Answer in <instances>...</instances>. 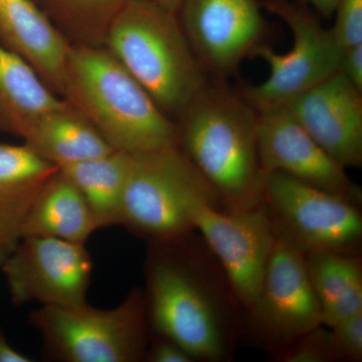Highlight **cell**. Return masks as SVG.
<instances>
[{
  "mask_svg": "<svg viewBox=\"0 0 362 362\" xmlns=\"http://www.w3.org/2000/svg\"><path fill=\"white\" fill-rule=\"evenodd\" d=\"M194 233L150 243L143 290L150 334L177 342L195 362L230 361L244 337L245 310Z\"/></svg>",
  "mask_w": 362,
  "mask_h": 362,
  "instance_id": "cell-1",
  "label": "cell"
},
{
  "mask_svg": "<svg viewBox=\"0 0 362 362\" xmlns=\"http://www.w3.org/2000/svg\"><path fill=\"white\" fill-rule=\"evenodd\" d=\"M178 147L220 195L228 211L261 204L259 113L223 83H207L180 114Z\"/></svg>",
  "mask_w": 362,
  "mask_h": 362,
  "instance_id": "cell-2",
  "label": "cell"
},
{
  "mask_svg": "<svg viewBox=\"0 0 362 362\" xmlns=\"http://www.w3.org/2000/svg\"><path fill=\"white\" fill-rule=\"evenodd\" d=\"M63 99L115 150L132 154L178 146L176 123L104 45H71Z\"/></svg>",
  "mask_w": 362,
  "mask_h": 362,
  "instance_id": "cell-3",
  "label": "cell"
},
{
  "mask_svg": "<svg viewBox=\"0 0 362 362\" xmlns=\"http://www.w3.org/2000/svg\"><path fill=\"white\" fill-rule=\"evenodd\" d=\"M103 45L170 118L207 84L177 13L153 0H126Z\"/></svg>",
  "mask_w": 362,
  "mask_h": 362,
  "instance_id": "cell-4",
  "label": "cell"
},
{
  "mask_svg": "<svg viewBox=\"0 0 362 362\" xmlns=\"http://www.w3.org/2000/svg\"><path fill=\"white\" fill-rule=\"evenodd\" d=\"M130 156L121 226L150 243L195 232L194 213L202 204L226 209L180 147Z\"/></svg>",
  "mask_w": 362,
  "mask_h": 362,
  "instance_id": "cell-5",
  "label": "cell"
},
{
  "mask_svg": "<svg viewBox=\"0 0 362 362\" xmlns=\"http://www.w3.org/2000/svg\"><path fill=\"white\" fill-rule=\"evenodd\" d=\"M45 354L64 362H139L150 339L143 289L135 288L120 304L101 309L40 306L30 314Z\"/></svg>",
  "mask_w": 362,
  "mask_h": 362,
  "instance_id": "cell-6",
  "label": "cell"
},
{
  "mask_svg": "<svg viewBox=\"0 0 362 362\" xmlns=\"http://www.w3.org/2000/svg\"><path fill=\"white\" fill-rule=\"evenodd\" d=\"M261 6L280 18L292 33L291 49L280 54L267 45L252 57L266 62L270 73L261 84L239 94L258 113L284 108L293 100L341 70L342 49L318 14L299 0H261Z\"/></svg>",
  "mask_w": 362,
  "mask_h": 362,
  "instance_id": "cell-7",
  "label": "cell"
},
{
  "mask_svg": "<svg viewBox=\"0 0 362 362\" xmlns=\"http://www.w3.org/2000/svg\"><path fill=\"white\" fill-rule=\"evenodd\" d=\"M261 204L275 240L306 255L361 254V204L281 173H266Z\"/></svg>",
  "mask_w": 362,
  "mask_h": 362,
  "instance_id": "cell-8",
  "label": "cell"
},
{
  "mask_svg": "<svg viewBox=\"0 0 362 362\" xmlns=\"http://www.w3.org/2000/svg\"><path fill=\"white\" fill-rule=\"evenodd\" d=\"M320 325L304 255L275 240L258 294L245 311L244 337L272 352Z\"/></svg>",
  "mask_w": 362,
  "mask_h": 362,
  "instance_id": "cell-9",
  "label": "cell"
},
{
  "mask_svg": "<svg viewBox=\"0 0 362 362\" xmlns=\"http://www.w3.org/2000/svg\"><path fill=\"white\" fill-rule=\"evenodd\" d=\"M0 269L14 304L70 307L87 302L93 262L85 245L25 237Z\"/></svg>",
  "mask_w": 362,
  "mask_h": 362,
  "instance_id": "cell-10",
  "label": "cell"
},
{
  "mask_svg": "<svg viewBox=\"0 0 362 362\" xmlns=\"http://www.w3.org/2000/svg\"><path fill=\"white\" fill-rule=\"evenodd\" d=\"M194 226L246 311L258 294L275 243L265 209L259 204L226 211L202 204L194 211Z\"/></svg>",
  "mask_w": 362,
  "mask_h": 362,
  "instance_id": "cell-11",
  "label": "cell"
},
{
  "mask_svg": "<svg viewBox=\"0 0 362 362\" xmlns=\"http://www.w3.org/2000/svg\"><path fill=\"white\" fill-rule=\"evenodd\" d=\"M177 16L202 69L221 82L265 37L259 0H185Z\"/></svg>",
  "mask_w": 362,
  "mask_h": 362,
  "instance_id": "cell-12",
  "label": "cell"
},
{
  "mask_svg": "<svg viewBox=\"0 0 362 362\" xmlns=\"http://www.w3.org/2000/svg\"><path fill=\"white\" fill-rule=\"evenodd\" d=\"M258 151L264 173H281L361 204V188L288 110L259 114Z\"/></svg>",
  "mask_w": 362,
  "mask_h": 362,
  "instance_id": "cell-13",
  "label": "cell"
},
{
  "mask_svg": "<svg viewBox=\"0 0 362 362\" xmlns=\"http://www.w3.org/2000/svg\"><path fill=\"white\" fill-rule=\"evenodd\" d=\"M287 108L340 165H361L362 92L341 71L298 96Z\"/></svg>",
  "mask_w": 362,
  "mask_h": 362,
  "instance_id": "cell-14",
  "label": "cell"
},
{
  "mask_svg": "<svg viewBox=\"0 0 362 362\" xmlns=\"http://www.w3.org/2000/svg\"><path fill=\"white\" fill-rule=\"evenodd\" d=\"M0 44L28 62L63 98L71 45L33 0H0Z\"/></svg>",
  "mask_w": 362,
  "mask_h": 362,
  "instance_id": "cell-15",
  "label": "cell"
},
{
  "mask_svg": "<svg viewBox=\"0 0 362 362\" xmlns=\"http://www.w3.org/2000/svg\"><path fill=\"white\" fill-rule=\"evenodd\" d=\"M59 169L25 143H0V266L20 244L33 202Z\"/></svg>",
  "mask_w": 362,
  "mask_h": 362,
  "instance_id": "cell-16",
  "label": "cell"
},
{
  "mask_svg": "<svg viewBox=\"0 0 362 362\" xmlns=\"http://www.w3.org/2000/svg\"><path fill=\"white\" fill-rule=\"evenodd\" d=\"M23 143L59 168L115 151L89 119L65 99L40 117Z\"/></svg>",
  "mask_w": 362,
  "mask_h": 362,
  "instance_id": "cell-17",
  "label": "cell"
},
{
  "mask_svg": "<svg viewBox=\"0 0 362 362\" xmlns=\"http://www.w3.org/2000/svg\"><path fill=\"white\" fill-rule=\"evenodd\" d=\"M63 103L28 62L0 44V131L23 140L40 117Z\"/></svg>",
  "mask_w": 362,
  "mask_h": 362,
  "instance_id": "cell-18",
  "label": "cell"
},
{
  "mask_svg": "<svg viewBox=\"0 0 362 362\" xmlns=\"http://www.w3.org/2000/svg\"><path fill=\"white\" fill-rule=\"evenodd\" d=\"M98 228L89 204L61 169L45 183L23 226V238H54L85 245Z\"/></svg>",
  "mask_w": 362,
  "mask_h": 362,
  "instance_id": "cell-19",
  "label": "cell"
},
{
  "mask_svg": "<svg viewBox=\"0 0 362 362\" xmlns=\"http://www.w3.org/2000/svg\"><path fill=\"white\" fill-rule=\"evenodd\" d=\"M307 271L330 328L362 312L361 254L317 251L304 255Z\"/></svg>",
  "mask_w": 362,
  "mask_h": 362,
  "instance_id": "cell-20",
  "label": "cell"
},
{
  "mask_svg": "<svg viewBox=\"0 0 362 362\" xmlns=\"http://www.w3.org/2000/svg\"><path fill=\"white\" fill-rule=\"evenodd\" d=\"M130 153L115 151L59 168L77 185L89 204L98 228L121 225Z\"/></svg>",
  "mask_w": 362,
  "mask_h": 362,
  "instance_id": "cell-21",
  "label": "cell"
},
{
  "mask_svg": "<svg viewBox=\"0 0 362 362\" xmlns=\"http://www.w3.org/2000/svg\"><path fill=\"white\" fill-rule=\"evenodd\" d=\"M71 45H103L126 0H33Z\"/></svg>",
  "mask_w": 362,
  "mask_h": 362,
  "instance_id": "cell-22",
  "label": "cell"
},
{
  "mask_svg": "<svg viewBox=\"0 0 362 362\" xmlns=\"http://www.w3.org/2000/svg\"><path fill=\"white\" fill-rule=\"evenodd\" d=\"M279 362H337L329 338V328H314L281 349L270 352Z\"/></svg>",
  "mask_w": 362,
  "mask_h": 362,
  "instance_id": "cell-23",
  "label": "cell"
},
{
  "mask_svg": "<svg viewBox=\"0 0 362 362\" xmlns=\"http://www.w3.org/2000/svg\"><path fill=\"white\" fill-rule=\"evenodd\" d=\"M333 16L330 32L342 51L362 44V0H339Z\"/></svg>",
  "mask_w": 362,
  "mask_h": 362,
  "instance_id": "cell-24",
  "label": "cell"
},
{
  "mask_svg": "<svg viewBox=\"0 0 362 362\" xmlns=\"http://www.w3.org/2000/svg\"><path fill=\"white\" fill-rule=\"evenodd\" d=\"M337 362L362 361V312L329 328Z\"/></svg>",
  "mask_w": 362,
  "mask_h": 362,
  "instance_id": "cell-25",
  "label": "cell"
},
{
  "mask_svg": "<svg viewBox=\"0 0 362 362\" xmlns=\"http://www.w3.org/2000/svg\"><path fill=\"white\" fill-rule=\"evenodd\" d=\"M145 361L195 362L192 356L177 342L162 335H150Z\"/></svg>",
  "mask_w": 362,
  "mask_h": 362,
  "instance_id": "cell-26",
  "label": "cell"
},
{
  "mask_svg": "<svg viewBox=\"0 0 362 362\" xmlns=\"http://www.w3.org/2000/svg\"><path fill=\"white\" fill-rule=\"evenodd\" d=\"M340 71L357 90L362 92V44L343 51Z\"/></svg>",
  "mask_w": 362,
  "mask_h": 362,
  "instance_id": "cell-27",
  "label": "cell"
},
{
  "mask_svg": "<svg viewBox=\"0 0 362 362\" xmlns=\"http://www.w3.org/2000/svg\"><path fill=\"white\" fill-rule=\"evenodd\" d=\"M30 356L14 349L0 326V362H33Z\"/></svg>",
  "mask_w": 362,
  "mask_h": 362,
  "instance_id": "cell-28",
  "label": "cell"
},
{
  "mask_svg": "<svg viewBox=\"0 0 362 362\" xmlns=\"http://www.w3.org/2000/svg\"><path fill=\"white\" fill-rule=\"evenodd\" d=\"M309 7H311L319 16L331 18L339 0H299Z\"/></svg>",
  "mask_w": 362,
  "mask_h": 362,
  "instance_id": "cell-29",
  "label": "cell"
},
{
  "mask_svg": "<svg viewBox=\"0 0 362 362\" xmlns=\"http://www.w3.org/2000/svg\"><path fill=\"white\" fill-rule=\"evenodd\" d=\"M153 1H156L159 6L164 7V8L168 9V11H171V13H178L185 0H153Z\"/></svg>",
  "mask_w": 362,
  "mask_h": 362,
  "instance_id": "cell-30",
  "label": "cell"
}]
</instances>
